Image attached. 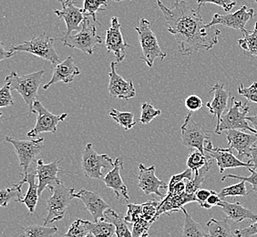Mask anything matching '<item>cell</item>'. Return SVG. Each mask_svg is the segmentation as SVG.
I'll list each match as a JSON object with an SVG mask.
<instances>
[{"mask_svg":"<svg viewBox=\"0 0 257 237\" xmlns=\"http://www.w3.org/2000/svg\"><path fill=\"white\" fill-rule=\"evenodd\" d=\"M128 211L125 215L126 222H131L134 224L140 219L143 218V205L142 204H135V203H128L127 205Z\"/></svg>","mask_w":257,"mask_h":237,"instance_id":"7bdbcfd3","label":"cell"},{"mask_svg":"<svg viewBox=\"0 0 257 237\" xmlns=\"http://www.w3.org/2000/svg\"><path fill=\"white\" fill-rule=\"evenodd\" d=\"M11 83L10 79L6 77L5 84L0 89V107L4 108L14 105V100L11 95Z\"/></svg>","mask_w":257,"mask_h":237,"instance_id":"b9f144b4","label":"cell"},{"mask_svg":"<svg viewBox=\"0 0 257 237\" xmlns=\"http://www.w3.org/2000/svg\"><path fill=\"white\" fill-rule=\"evenodd\" d=\"M182 210L184 213L183 237H208V233L203 230L201 224L196 222L184 208Z\"/></svg>","mask_w":257,"mask_h":237,"instance_id":"f546056e","label":"cell"},{"mask_svg":"<svg viewBox=\"0 0 257 237\" xmlns=\"http://www.w3.org/2000/svg\"><path fill=\"white\" fill-rule=\"evenodd\" d=\"M184 104H185L186 109L191 112H194V111H197L199 109H202L203 105L202 99L195 94L188 96L185 99Z\"/></svg>","mask_w":257,"mask_h":237,"instance_id":"681fc988","label":"cell"},{"mask_svg":"<svg viewBox=\"0 0 257 237\" xmlns=\"http://www.w3.org/2000/svg\"><path fill=\"white\" fill-rule=\"evenodd\" d=\"M234 233L237 237H250L257 234V222H252L247 227L235 230Z\"/></svg>","mask_w":257,"mask_h":237,"instance_id":"f907efd6","label":"cell"},{"mask_svg":"<svg viewBox=\"0 0 257 237\" xmlns=\"http://www.w3.org/2000/svg\"><path fill=\"white\" fill-rule=\"evenodd\" d=\"M237 43L245 54L257 57V22L254 29L244 33L242 39L238 40Z\"/></svg>","mask_w":257,"mask_h":237,"instance_id":"1f68e13d","label":"cell"},{"mask_svg":"<svg viewBox=\"0 0 257 237\" xmlns=\"http://www.w3.org/2000/svg\"><path fill=\"white\" fill-rule=\"evenodd\" d=\"M250 110L248 102L242 105V101L236 100L234 97L232 98V105L224 112L222 117L220 125L215 128L214 133L221 135L223 132L229 130H239V131H248L252 134H256L254 129L252 128L247 121V113Z\"/></svg>","mask_w":257,"mask_h":237,"instance_id":"52a82bcc","label":"cell"},{"mask_svg":"<svg viewBox=\"0 0 257 237\" xmlns=\"http://www.w3.org/2000/svg\"><path fill=\"white\" fill-rule=\"evenodd\" d=\"M56 39L50 38L46 33L35 36L29 41H24L20 45H12L10 50L14 52H28L49 61L52 65H58L60 57L54 49Z\"/></svg>","mask_w":257,"mask_h":237,"instance_id":"5b68a950","label":"cell"},{"mask_svg":"<svg viewBox=\"0 0 257 237\" xmlns=\"http://www.w3.org/2000/svg\"><path fill=\"white\" fill-rule=\"evenodd\" d=\"M84 223L89 232L93 233L95 237H113L114 234H116V228L114 224L104 219L98 222L84 220Z\"/></svg>","mask_w":257,"mask_h":237,"instance_id":"f1b7e54d","label":"cell"},{"mask_svg":"<svg viewBox=\"0 0 257 237\" xmlns=\"http://www.w3.org/2000/svg\"><path fill=\"white\" fill-rule=\"evenodd\" d=\"M6 141L12 144L15 148L17 156L20 161V167L23 168V173H21V176L27 175L29 173V168L31 163L34 162L35 158L44 150V138L25 141L6 137Z\"/></svg>","mask_w":257,"mask_h":237,"instance_id":"9c48e42d","label":"cell"},{"mask_svg":"<svg viewBox=\"0 0 257 237\" xmlns=\"http://www.w3.org/2000/svg\"><path fill=\"white\" fill-rule=\"evenodd\" d=\"M109 0H84L83 12L86 18L91 17L93 21L102 26L97 20V13L99 11H105Z\"/></svg>","mask_w":257,"mask_h":237,"instance_id":"d6a6232c","label":"cell"},{"mask_svg":"<svg viewBox=\"0 0 257 237\" xmlns=\"http://www.w3.org/2000/svg\"><path fill=\"white\" fill-rule=\"evenodd\" d=\"M248 171L251 172V175L249 177H244V176H239V175H234V174H227L222 178V181H225L227 178H234V179H239L241 181H243L245 183H249L252 186L251 193H257V172L252 168H248Z\"/></svg>","mask_w":257,"mask_h":237,"instance_id":"7dc6e473","label":"cell"},{"mask_svg":"<svg viewBox=\"0 0 257 237\" xmlns=\"http://www.w3.org/2000/svg\"><path fill=\"white\" fill-rule=\"evenodd\" d=\"M109 116L115 123L119 124L125 131L134 128L136 125L134 121V114L128 111H119L118 109H110L109 110Z\"/></svg>","mask_w":257,"mask_h":237,"instance_id":"836d02e7","label":"cell"},{"mask_svg":"<svg viewBox=\"0 0 257 237\" xmlns=\"http://www.w3.org/2000/svg\"><path fill=\"white\" fill-rule=\"evenodd\" d=\"M89 233L88 229L85 225L84 220L78 219L71 223L68 232L64 234L65 237H85Z\"/></svg>","mask_w":257,"mask_h":237,"instance_id":"60d3db41","label":"cell"},{"mask_svg":"<svg viewBox=\"0 0 257 237\" xmlns=\"http://www.w3.org/2000/svg\"><path fill=\"white\" fill-rule=\"evenodd\" d=\"M24 233L21 237H53L58 232V228L56 226L48 227L45 225H30L24 229Z\"/></svg>","mask_w":257,"mask_h":237,"instance_id":"e575fe53","label":"cell"},{"mask_svg":"<svg viewBox=\"0 0 257 237\" xmlns=\"http://www.w3.org/2000/svg\"><path fill=\"white\" fill-rule=\"evenodd\" d=\"M105 45L107 51L113 54L117 63L123 61L126 58V50L132 48V46L127 44L124 40L121 33V25L117 17L111 19V24L106 31Z\"/></svg>","mask_w":257,"mask_h":237,"instance_id":"4fadbf2b","label":"cell"},{"mask_svg":"<svg viewBox=\"0 0 257 237\" xmlns=\"http://www.w3.org/2000/svg\"><path fill=\"white\" fill-rule=\"evenodd\" d=\"M211 193H212V191H209L206 189H199L195 193L196 202L200 204L201 207L207 202L208 198L210 197Z\"/></svg>","mask_w":257,"mask_h":237,"instance_id":"816d5d0a","label":"cell"},{"mask_svg":"<svg viewBox=\"0 0 257 237\" xmlns=\"http://www.w3.org/2000/svg\"><path fill=\"white\" fill-rule=\"evenodd\" d=\"M224 133L228 141V148L237 152L239 160L242 158L248 160L251 150L256 144V134H245L239 130H229Z\"/></svg>","mask_w":257,"mask_h":237,"instance_id":"9a60e30c","label":"cell"},{"mask_svg":"<svg viewBox=\"0 0 257 237\" xmlns=\"http://www.w3.org/2000/svg\"><path fill=\"white\" fill-rule=\"evenodd\" d=\"M254 1H255V2H256V3H257V0H254Z\"/></svg>","mask_w":257,"mask_h":237,"instance_id":"94428289","label":"cell"},{"mask_svg":"<svg viewBox=\"0 0 257 237\" xmlns=\"http://www.w3.org/2000/svg\"><path fill=\"white\" fill-rule=\"evenodd\" d=\"M246 163H251L253 165V170H255L257 172V144H255L252 147L251 152H250V156L248 158Z\"/></svg>","mask_w":257,"mask_h":237,"instance_id":"db71d44e","label":"cell"},{"mask_svg":"<svg viewBox=\"0 0 257 237\" xmlns=\"http://www.w3.org/2000/svg\"><path fill=\"white\" fill-rule=\"evenodd\" d=\"M80 74V70L75 65L74 59L69 56L67 59L56 65L53 68V74L51 79L48 83L43 86V89H48L50 86L56 84L58 82H64L69 84L74 80L75 78Z\"/></svg>","mask_w":257,"mask_h":237,"instance_id":"ffe728a7","label":"cell"},{"mask_svg":"<svg viewBox=\"0 0 257 237\" xmlns=\"http://www.w3.org/2000/svg\"><path fill=\"white\" fill-rule=\"evenodd\" d=\"M135 30L138 32L139 42L143 50L141 59L144 60L148 67H154L155 59L163 60L166 53L162 50L156 35L151 29V22L147 19H142Z\"/></svg>","mask_w":257,"mask_h":237,"instance_id":"8992f818","label":"cell"},{"mask_svg":"<svg viewBox=\"0 0 257 237\" xmlns=\"http://www.w3.org/2000/svg\"><path fill=\"white\" fill-rule=\"evenodd\" d=\"M193 202H196L195 193L189 194L186 192L181 194L168 193L166 194V196L160 202L158 211L156 213V220H158V218L163 213L171 215L173 212L182 210L185 204L193 203Z\"/></svg>","mask_w":257,"mask_h":237,"instance_id":"7402d4cb","label":"cell"},{"mask_svg":"<svg viewBox=\"0 0 257 237\" xmlns=\"http://www.w3.org/2000/svg\"><path fill=\"white\" fill-rule=\"evenodd\" d=\"M123 160L122 158H117L114 161L113 168L107 173V175L102 179L106 187L112 189L116 197H123L125 200H130L128 189L124 184L123 181L120 176V172L123 171Z\"/></svg>","mask_w":257,"mask_h":237,"instance_id":"cb8c5ba5","label":"cell"},{"mask_svg":"<svg viewBox=\"0 0 257 237\" xmlns=\"http://www.w3.org/2000/svg\"><path fill=\"white\" fill-rule=\"evenodd\" d=\"M205 153H207L213 160L216 161L220 173H223L224 170L238 167L253 168V165L249 163H243L232 154V150L230 148H214L211 140L207 141L204 147Z\"/></svg>","mask_w":257,"mask_h":237,"instance_id":"5bb4252c","label":"cell"},{"mask_svg":"<svg viewBox=\"0 0 257 237\" xmlns=\"http://www.w3.org/2000/svg\"><path fill=\"white\" fill-rule=\"evenodd\" d=\"M75 198L80 199V201L83 202L85 207L92 215L94 222L102 220L104 218V212L110 208L99 193L85 189H81L79 193H75Z\"/></svg>","mask_w":257,"mask_h":237,"instance_id":"44dd1931","label":"cell"},{"mask_svg":"<svg viewBox=\"0 0 257 237\" xmlns=\"http://www.w3.org/2000/svg\"><path fill=\"white\" fill-rule=\"evenodd\" d=\"M33 113L37 115V123L34 128L27 134L30 138L33 139H37L38 135L43 133L56 134L59 124L64 122L65 118L68 117V113L60 115L51 113L39 100H36L34 102Z\"/></svg>","mask_w":257,"mask_h":237,"instance_id":"30bf717a","label":"cell"},{"mask_svg":"<svg viewBox=\"0 0 257 237\" xmlns=\"http://www.w3.org/2000/svg\"><path fill=\"white\" fill-rule=\"evenodd\" d=\"M160 202L157 200L148 201L146 203H142L143 205V218L148 222L154 223L156 221V213L158 211Z\"/></svg>","mask_w":257,"mask_h":237,"instance_id":"ab89813d","label":"cell"},{"mask_svg":"<svg viewBox=\"0 0 257 237\" xmlns=\"http://www.w3.org/2000/svg\"><path fill=\"white\" fill-rule=\"evenodd\" d=\"M57 1H58V2H59V3H60V4H61V5H63V4H64L65 1H66V0H57Z\"/></svg>","mask_w":257,"mask_h":237,"instance_id":"680465c9","label":"cell"},{"mask_svg":"<svg viewBox=\"0 0 257 237\" xmlns=\"http://www.w3.org/2000/svg\"><path fill=\"white\" fill-rule=\"evenodd\" d=\"M197 9L201 10L204 4H213L222 8L224 11L229 12L236 6V1L233 0H196Z\"/></svg>","mask_w":257,"mask_h":237,"instance_id":"ee69618b","label":"cell"},{"mask_svg":"<svg viewBox=\"0 0 257 237\" xmlns=\"http://www.w3.org/2000/svg\"><path fill=\"white\" fill-rule=\"evenodd\" d=\"M44 72V69H40L30 74L19 75L15 71H12L7 76L10 80L11 89L18 91L29 106L30 114L33 113V105L38 96L40 84L42 83Z\"/></svg>","mask_w":257,"mask_h":237,"instance_id":"3957f363","label":"cell"},{"mask_svg":"<svg viewBox=\"0 0 257 237\" xmlns=\"http://www.w3.org/2000/svg\"><path fill=\"white\" fill-rule=\"evenodd\" d=\"M85 237H95L94 234L93 233H91V232H89L87 235Z\"/></svg>","mask_w":257,"mask_h":237,"instance_id":"6f0895ef","label":"cell"},{"mask_svg":"<svg viewBox=\"0 0 257 237\" xmlns=\"http://www.w3.org/2000/svg\"><path fill=\"white\" fill-rule=\"evenodd\" d=\"M155 171L156 168L154 165L146 167L143 163H140L138 186L145 194H156L159 197L163 199L166 195H163L161 193V189H168V184L156 176Z\"/></svg>","mask_w":257,"mask_h":237,"instance_id":"ac0fdd59","label":"cell"},{"mask_svg":"<svg viewBox=\"0 0 257 237\" xmlns=\"http://www.w3.org/2000/svg\"><path fill=\"white\" fill-rule=\"evenodd\" d=\"M218 207H221L222 211L226 214L227 219L236 223L242 222L246 219L251 220L252 222H257L256 213L247 208L243 207L240 203H231L225 201H221L218 204Z\"/></svg>","mask_w":257,"mask_h":237,"instance_id":"d4e9b609","label":"cell"},{"mask_svg":"<svg viewBox=\"0 0 257 237\" xmlns=\"http://www.w3.org/2000/svg\"><path fill=\"white\" fill-rule=\"evenodd\" d=\"M210 93H213V98L211 101L206 103V108L209 109L210 113L213 114V118L217 120V128L220 125L223 114L227 110L230 91L224 89V84L216 83L211 89Z\"/></svg>","mask_w":257,"mask_h":237,"instance_id":"603a6c76","label":"cell"},{"mask_svg":"<svg viewBox=\"0 0 257 237\" xmlns=\"http://www.w3.org/2000/svg\"><path fill=\"white\" fill-rule=\"evenodd\" d=\"M213 161V159L209 154L205 155L201 153L200 151L194 150L193 152L189 154L186 164H187L188 168L191 169L193 173H196L203 167L208 166V165H212Z\"/></svg>","mask_w":257,"mask_h":237,"instance_id":"4dcf8cb0","label":"cell"},{"mask_svg":"<svg viewBox=\"0 0 257 237\" xmlns=\"http://www.w3.org/2000/svg\"><path fill=\"white\" fill-rule=\"evenodd\" d=\"M63 161V159L56 160L52 163L46 164L43 160L37 161L36 173L39 179V194L41 195L46 188H52L61 182L58 178L59 173H64V171L59 168V164Z\"/></svg>","mask_w":257,"mask_h":237,"instance_id":"e0dca14e","label":"cell"},{"mask_svg":"<svg viewBox=\"0 0 257 237\" xmlns=\"http://www.w3.org/2000/svg\"><path fill=\"white\" fill-rule=\"evenodd\" d=\"M116 61L110 63V71H109V86L108 90L112 98L119 99H133L136 96V89L134 88L133 80H126L116 71Z\"/></svg>","mask_w":257,"mask_h":237,"instance_id":"2e32d148","label":"cell"},{"mask_svg":"<svg viewBox=\"0 0 257 237\" xmlns=\"http://www.w3.org/2000/svg\"><path fill=\"white\" fill-rule=\"evenodd\" d=\"M161 114H162V110L155 109L153 104L144 102L142 104V114H141L140 122L144 125H146L150 124L152 121H154V118H156L157 116H160Z\"/></svg>","mask_w":257,"mask_h":237,"instance_id":"f35d334b","label":"cell"},{"mask_svg":"<svg viewBox=\"0 0 257 237\" xmlns=\"http://www.w3.org/2000/svg\"><path fill=\"white\" fill-rule=\"evenodd\" d=\"M36 176H37L36 172L29 173L27 175L22 176V179L18 183L21 187L23 186L24 183H29L28 192L26 193L25 196L20 200V203L25 204L27 208L29 209L30 213H33L36 211L37 204L39 202V197H40L39 185L36 183Z\"/></svg>","mask_w":257,"mask_h":237,"instance_id":"484cf974","label":"cell"},{"mask_svg":"<svg viewBox=\"0 0 257 237\" xmlns=\"http://www.w3.org/2000/svg\"><path fill=\"white\" fill-rule=\"evenodd\" d=\"M56 40L62 41L65 47L81 50L88 55L93 54L96 46L103 42L102 38L97 34L96 26L91 24L88 18L85 19L82 28L78 33L69 35L68 37L62 36L57 38Z\"/></svg>","mask_w":257,"mask_h":237,"instance_id":"277c9868","label":"cell"},{"mask_svg":"<svg viewBox=\"0 0 257 237\" xmlns=\"http://www.w3.org/2000/svg\"><path fill=\"white\" fill-rule=\"evenodd\" d=\"M0 46H1V48H0V50H1V52H0V60H1V61L4 60V59L11 58L13 55H15V52L12 51L11 50H6L3 43H1Z\"/></svg>","mask_w":257,"mask_h":237,"instance_id":"11a10c76","label":"cell"},{"mask_svg":"<svg viewBox=\"0 0 257 237\" xmlns=\"http://www.w3.org/2000/svg\"><path fill=\"white\" fill-rule=\"evenodd\" d=\"M193 173V172L191 169L187 168L183 173H178V174H175L172 176L170 180V183H168V191L173 190V187L180 182H183L184 180H192Z\"/></svg>","mask_w":257,"mask_h":237,"instance_id":"c3c4849f","label":"cell"},{"mask_svg":"<svg viewBox=\"0 0 257 237\" xmlns=\"http://www.w3.org/2000/svg\"><path fill=\"white\" fill-rule=\"evenodd\" d=\"M221 201L222 200L219 196V194L216 192L212 191L210 197L208 198L207 202L204 203L202 207L204 208V209H211L213 206H218V204L220 203Z\"/></svg>","mask_w":257,"mask_h":237,"instance_id":"f5cc1de1","label":"cell"},{"mask_svg":"<svg viewBox=\"0 0 257 237\" xmlns=\"http://www.w3.org/2000/svg\"><path fill=\"white\" fill-rule=\"evenodd\" d=\"M208 237H237L232 232L227 220L219 221L216 219H210L206 223Z\"/></svg>","mask_w":257,"mask_h":237,"instance_id":"83f0119b","label":"cell"},{"mask_svg":"<svg viewBox=\"0 0 257 237\" xmlns=\"http://www.w3.org/2000/svg\"><path fill=\"white\" fill-rule=\"evenodd\" d=\"M218 194L221 198V200L223 201L224 198L227 197V196H232V197L246 196L249 194V193H248L247 189L245 186V182L242 181V182L236 183V184L223 188V190Z\"/></svg>","mask_w":257,"mask_h":237,"instance_id":"74e56055","label":"cell"},{"mask_svg":"<svg viewBox=\"0 0 257 237\" xmlns=\"http://www.w3.org/2000/svg\"><path fill=\"white\" fill-rule=\"evenodd\" d=\"M254 15V10L252 9H248L246 6H242L237 11L233 13H228L225 15L219 13L214 14L212 20L208 23L207 27L213 28L217 25L223 26L233 30H240L242 31V34H244L248 31L245 30V26L247 24L248 21L252 20Z\"/></svg>","mask_w":257,"mask_h":237,"instance_id":"7c38bea8","label":"cell"},{"mask_svg":"<svg viewBox=\"0 0 257 237\" xmlns=\"http://www.w3.org/2000/svg\"><path fill=\"white\" fill-rule=\"evenodd\" d=\"M153 222L144 220V218L134 223L133 227V237H148L149 230Z\"/></svg>","mask_w":257,"mask_h":237,"instance_id":"f6af8a7d","label":"cell"},{"mask_svg":"<svg viewBox=\"0 0 257 237\" xmlns=\"http://www.w3.org/2000/svg\"><path fill=\"white\" fill-rule=\"evenodd\" d=\"M183 144L187 148L195 149L205 154L204 147L210 137L206 134L205 129L201 124H197L193 118V112L189 111L184 118L182 127Z\"/></svg>","mask_w":257,"mask_h":237,"instance_id":"8fae6325","label":"cell"},{"mask_svg":"<svg viewBox=\"0 0 257 237\" xmlns=\"http://www.w3.org/2000/svg\"><path fill=\"white\" fill-rule=\"evenodd\" d=\"M54 13L60 20H64L67 31L63 35L68 37L72 32L81 30L82 23L86 17L83 9H79L74 5V0H66L62 5V10H54Z\"/></svg>","mask_w":257,"mask_h":237,"instance_id":"d6986e66","label":"cell"},{"mask_svg":"<svg viewBox=\"0 0 257 237\" xmlns=\"http://www.w3.org/2000/svg\"><path fill=\"white\" fill-rule=\"evenodd\" d=\"M168 31L174 36L179 51L183 56H191L200 50H210L219 42L221 31L208 28L201 15V10L193 9L187 1L176 0L172 8H167L162 0H157Z\"/></svg>","mask_w":257,"mask_h":237,"instance_id":"6da1fadb","label":"cell"},{"mask_svg":"<svg viewBox=\"0 0 257 237\" xmlns=\"http://www.w3.org/2000/svg\"><path fill=\"white\" fill-rule=\"evenodd\" d=\"M247 121L252 124V128L255 130L257 135V115H253V116H247Z\"/></svg>","mask_w":257,"mask_h":237,"instance_id":"9f6ffc18","label":"cell"},{"mask_svg":"<svg viewBox=\"0 0 257 237\" xmlns=\"http://www.w3.org/2000/svg\"><path fill=\"white\" fill-rule=\"evenodd\" d=\"M50 191L51 195L47 201L48 214L44 219L45 226L62 220L69 204L75 198L74 188L68 187L62 182L50 188Z\"/></svg>","mask_w":257,"mask_h":237,"instance_id":"7a4b0ae2","label":"cell"},{"mask_svg":"<svg viewBox=\"0 0 257 237\" xmlns=\"http://www.w3.org/2000/svg\"><path fill=\"white\" fill-rule=\"evenodd\" d=\"M111 1H114V2H117V3H120V2H122V1H125V0H111Z\"/></svg>","mask_w":257,"mask_h":237,"instance_id":"91938a15","label":"cell"},{"mask_svg":"<svg viewBox=\"0 0 257 237\" xmlns=\"http://www.w3.org/2000/svg\"><path fill=\"white\" fill-rule=\"evenodd\" d=\"M212 165H208L201 169L198 173H194V177L192 180H185V192L189 194H194L197 192L199 189H201V186L203 184L204 179L206 177V174L210 171Z\"/></svg>","mask_w":257,"mask_h":237,"instance_id":"d590c367","label":"cell"},{"mask_svg":"<svg viewBox=\"0 0 257 237\" xmlns=\"http://www.w3.org/2000/svg\"><path fill=\"white\" fill-rule=\"evenodd\" d=\"M103 219L114 224L117 237H133V232L128 229L125 216L117 213L111 208H109L104 212Z\"/></svg>","mask_w":257,"mask_h":237,"instance_id":"4316f807","label":"cell"},{"mask_svg":"<svg viewBox=\"0 0 257 237\" xmlns=\"http://www.w3.org/2000/svg\"><path fill=\"white\" fill-rule=\"evenodd\" d=\"M112 159L107 154H99L92 144L85 146L81 156V170L86 177L102 180V170L113 168Z\"/></svg>","mask_w":257,"mask_h":237,"instance_id":"ba28073f","label":"cell"},{"mask_svg":"<svg viewBox=\"0 0 257 237\" xmlns=\"http://www.w3.org/2000/svg\"><path fill=\"white\" fill-rule=\"evenodd\" d=\"M238 93L247 99L248 101L257 104V82H253L248 88L243 87V84L240 83L238 88Z\"/></svg>","mask_w":257,"mask_h":237,"instance_id":"bcb514c9","label":"cell"},{"mask_svg":"<svg viewBox=\"0 0 257 237\" xmlns=\"http://www.w3.org/2000/svg\"><path fill=\"white\" fill-rule=\"evenodd\" d=\"M21 186L18 183L14 184L12 187L7 188L0 192V206L7 207L10 202H20L22 199V192Z\"/></svg>","mask_w":257,"mask_h":237,"instance_id":"8d00e7d4","label":"cell"}]
</instances>
